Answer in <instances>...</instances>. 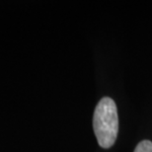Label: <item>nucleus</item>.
<instances>
[{"mask_svg": "<svg viewBox=\"0 0 152 152\" xmlns=\"http://www.w3.org/2000/svg\"><path fill=\"white\" fill-rule=\"evenodd\" d=\"M93 129L102 148L107 149L115 144L118 133V115L113 99L104 97L97 104L93 115Z\"/></svg>", "mask_w": 152, "mask_h": 152, "instance_id": "obj_1", "label": "nucleus"}, {"mask_svg": "<svg viewBox=\"0 0 152 152\" xmlns=\"http://www.w3.org/2000/svg\"><path fill=\"white\" fill-rule=\"evenodd\" d=\"M134 152H152V142L150 140H142L136 145Z\"/></svg>", "mask_w": 152, "mask_h": 152, "instance_id": "obj_2", "label": "nucleus"}]
</instances>
